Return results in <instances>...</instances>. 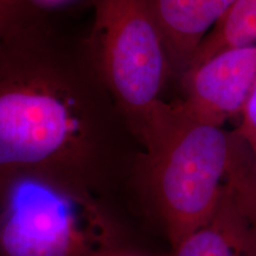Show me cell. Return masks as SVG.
Here are the masks:
<instances>
[{
	"mask_svg": "<svg viewBox=\"0 0 256 256\" xmlns=\"http://www.w3.org/2000/svg\"><path fill=\"white\" fill-rule=\"evenodd\" d=\"M113 115L86 38L42 10L0 30V188L30 176L94 194Z\"/></svg>",
	"mask_w": 256,
	"mask_h": 256,
	"instance_id": "obj_1",
	"label": "cell"
},
{
	"mask_svg": "<svg viewBox=\"0 0 256 256\" xmlns=\"http://www.w3.org/2000/svg\"><path fill=\"white\" fill-rule=\"evenodd\" d=\"M236 136L168 104L144 145L140 177L172 248L210 222L222 196Z\"/></svg>",
	"mask_w": 256,
	"mask_h": 256,
	"instance_id": "obj_2",
	"label": "cell"
},
{
	"mask_svg": "<svg viewBox=\"0 0 256 256\" xmlns=\"http://www.w3.org/2000/svg\"><path fill=\"white\" fill-rule=\"evenodd\" d=\"M94 22L86 37L106 90L130 133L144 146L168 104L170 76L162 34L146 0H92Z\"/></svg>",
	"mask_w": 256,
	"mask_h": 256,
	"instance_id": "obj_3",
	"label": "cell"
},
{
	"mask_svg": "<svg viewBox=\"0 0 256 256\" xmlns=\"http://www.w3.org/2000/svg\"><path fill=\"white\" fill-rule=\"evenodd\" d=\"M108 230L94 194L30 176L0 188V256H92Z\"/></svg>",
	"mask_w": 256,
	"mask_h": 256,
	"instance_id": "obj_4",
	"label": "cell"
},
{
	"mask_svg": "<svg viewBox=\"0 0 256 256\" xmlns=\"http://www.w3.org/2000/svg\"><path fill=\"white\" fill-rule=\"evenodd\" d=\"M182 107L197 119L218 124L240 114L256 82V42L226 49L182 78Z\"/></svg>",
	"mask_w": 256,
	"mask_h": 256,
	"instance_id": "obj_5",
	"label": "cell"
},
{
	"mask_svg": "<svg viewBox=\"0 0 256 256\" xmlns=\"http://www.w3.org/2000/svg\"><path fill=\"white\" fill-rule=\"evenodd\" d=\"M162 34L170 75L183 78L208 34L238 0H146Z\"/></svg>",
	"mask_w": 256,
	"mask_h": 256,
	"instance_id": "obj_6",
	"label": "cell"
},
{
	"mask_svg": "<svg viewBox=\"0 0 256 256\" xmlns=\"http://www.w3.org/2000/svg\"><path fill=\"white\" fill-rule=\"evenodd\" d=\"M218 206L247 256H256V168L238 136Z\"/></svg>",
	"mask_w": 256,
	"mask_h": 256,
	"instance_id": "obj_7",
	"label": "cell"
},
{
	"mask_svg": "<svg viewBox=\"0 0 256 256\" xmlns=\"http://www.w3.org/2000/svg\"><path fill=\"white\" fill-rule=\"evenodd\" d=\"M256 42V0H238L200 44L190 68L229 48Z\"/></svg>",
	"mask_w": 256,
	"mask_h": 256,
	"instance_id": "obj_8",
	"label": "cell"
},
{
	"mask_svg": "<svg viewBox=\"0 0 256 256\" xmlns=\"http://www.w3.org/2000/svg\"><path fill=\"white\" fill-rule=\"evenodd\" d=\"M174 256H247L217 206L210 222L174 248Z\"/></svg>",
	"mask_w": 256,
	"mask_h": 256,
	"instance_id": "obj_9",
	"label": "cell"
},
{
	"mask_svg": "<svg viewBox=\"0 0 256 256\" xmlns=\"http://www.w3.org/2000/svg\"><path fill=\"white\" fill-rule=\"evenodd\" d=\"M241 124L238 130V138L252 150L256 147V82L244 101L241 112Z\"/></svg>",
	"mask_w": 256,
	"mask_h": 256,
	"instance_id": "obj_10",
	"label": "cell"
},
{
	"mask_svg": "<svg viewBox=\"0 0 256 256\" xmlns=\"http://www.w3.org/2000/svg\"><path fill=\"white\" fill-rule=\"evenodd\" d=\"M38 10L30 0H0V30Z\"/></svg>",
	"mask_w": 256,
	"mask_h": 256,
	"instance_id": "obj_11",
	"label": "cell"
},
{
	"mask_svg": "<svg viewBox=\"0 0 256 256\" xmlns=\"http://www.w3.org/2000/svg\"><path fill=\"white\" fill-rule=\"evenodd\" d=\"M30 2L37 8L46 12V10L55 8L57 6H63L70 2H72V0H30Z\"/></svg>",
	"mask_w": 256,
	"mask_h": 256,
	"instance_id": "obj_12",
	"label": "cell"
},
{
	"mask_svg": "<svg viewBox=\"0 0 256 256\" xmlns=\"http://www.w3.org/2000/svg\"><path fill=\"white\" fill-rule=\"evenodd\" d=\"M252 154H254V158H255V168H256V147L254 150H252Z\"/></svg>",
	"mask_w": 256,
	"mask_h": 256,
	"instance_id": "obj_13",
	"label": "cell"
}]
</instances>
